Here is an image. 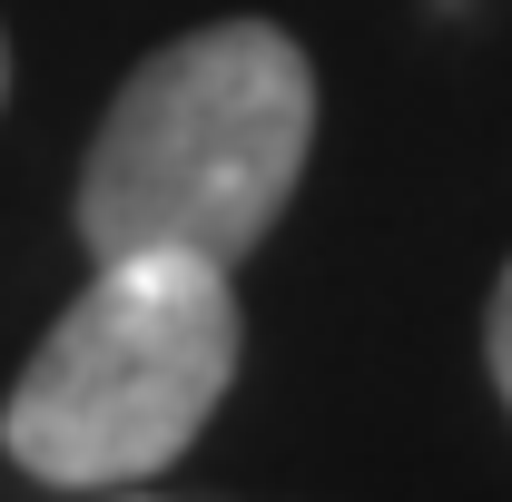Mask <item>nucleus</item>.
<instances>
[{"label":"nucleus","instance_id":"1","mask_svg":"<svg viewBox=\"0 0 512 502\" xmlns=\"http://www.w3.org/2000/svg\"><path fill=\"white\" fill-rule=\"evenodd\" d=\"M316 148V69L276 20H207L128 69L79 168L89 256H237L286 217Z\"/></svg>","mask_w":512,"mask_h":502},{"label":"nucleus","instance_id":"2","mask_svg":"<svg viewBox=\"0 0 512 502\" xmlns=\"http://www.w3.org/2000/svg\"><path fill=\"white\" fill-rule=\"evenodd\" d=\"M237 375V296L207 256H89L40 355L0 404V453L30 483L119 493L168 473Z\"/></svg>","mask_w":512,"mask_h":502},{"label":"nucleus","instance_id":"3","mask_svg":"<svg viewBox=\"0 0 512 502\" xmlns=\"http://www.w3.org/2000/svg\"><path fill=\"white\" fill-rule=\"evenodd\" d=\"M483 355H493V384H503V404H512V266H503V286H493V306H483Z\"/></svg>","mask_w":512,"mask_h":502},{"label":"nucleus","instance_id":"4","mask_svg":"<svg viewBox=\"0 0 512 502\" xmlns=\"http://www.w3.org/2000/svg\"><path fill=\"white\" fill-rule=\"evenodd\" d=\"M99 502H148V493H138V483H119V493H99Z\"/></svg>","mask_w":512,"mask_h":502},{"label":"nucleus","instance_id":"5","mask_svg":"<svg viewBox=\"0 0 512 502\" xmlns=\"http://www.w3.org/2000/svg\"><path fill=\"white\" fill-rule=\"evenodd\" d=\"M0 99H10V40H0Z\"/></svg>","mask_w":512,"mask_h":502}]
</instances>
